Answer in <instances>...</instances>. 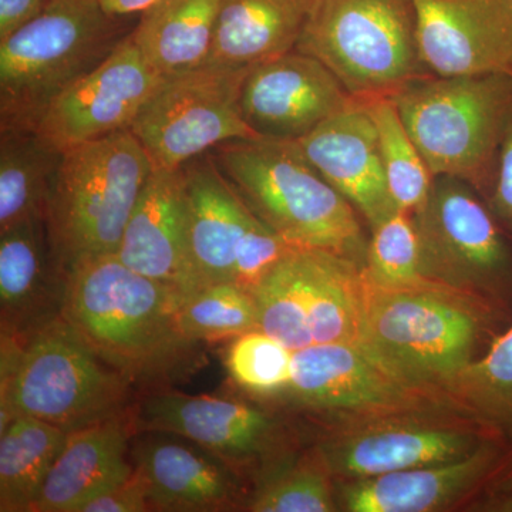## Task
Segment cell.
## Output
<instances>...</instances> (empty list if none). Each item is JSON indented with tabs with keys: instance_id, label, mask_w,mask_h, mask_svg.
I'll return each instance as SVG.
<instances>
[{
	"instance_id": "obj_1",
	"label": "cell",
	"mask_w": 512,
	"mask_h": 512,
	"mask_svg": "<svg viewBox=\"0 0 512 512\" xmlns=\"http://www.w3.org/2000/svg\"><path fill=\"white\" fill-rule=\"evenodd\" d=\"M183 296L138 274L116 254L84 256L64 269L62 318L131 384L188 369L198 343L178 325Z\"/></svg>"
},
{
	"instance_id": "obj_2",
	"label": "cell",
	"mask_w": 512,
	"mask_h": 512,
	"mask_svg": "<svg viewBox=\"0 0 512 512\" xmlns=\"http://www.w3.org/2000/svg\"><path fill=\"white\" fill-rule=\"evenodd\" d=\"M222 174L265 225L296 247L365 265L360 215L319 174L295 140L241 138L211 151Z\"/></svg>"
},
{
	"instance_id": "obj_3",
	"label": "cell",
	"mask_w": 512,
	"mask_h": 512,
	"mask_svg": "<svg viewBox=\"0 0 512 512\" xmlns=\"http://www.w3.org/2000/svg\"><path fill=\"white\" fill-rule=\"evenodd\" d=\"M137 19L111 15L101 0H53L0 40V131L35 130L47 107L104 62Z\"/></svg>"
},
{
	"instance_id": "obj_4",
	"label": "cell",
	"mask_w": 512,
	"mask_h": 512,
	"mask_svg": "<svg viewBox=\"0 0 512 512\" xmlns=\"http://www.w3.org/2000/svg\"><path fill=\"white\" fill-rule=\"evenodd\" d=\"M363 285L359 345L390 375L426 392L443 387L474 359L484 316L476 299L434 284Z\"/></svg>"
},
{
	"instance_id": "obj_5",
	"label": "cell",
	"mask_w": 512,
	"mask_h": 512,
	"mask_svg": "<svg viewBox=\"0 0 512 512\" xmlns=\"http://www.w3.org/2000/svg\"><path fill=\"white\" fill-rule=\"evenodd\" d=\"M131 386L60 316L25 342L2 340L0 430L18 416L82 429L126 412Z\"/></svg>"
},
{
	"instance_id": "obj_6",
	"label": "cell",
	"mask_w": 512,
	"mask_h": 512,
	"mask_svg": "<svg viewBox=\"0 0 512 512\" xmlns=\"http://www.w3.org/2000/svg\"><path fill=\"white\" fill-rule=\"evenodd\" d=\"M392 99L433 177L458 178L476 190L493 185L512 123L511 76L430 74Z\"/></svg>"
},
{
	"instance_id": "obj_7",
	"label": "cell",
	"mask_w": 512,
	"mask_h": 512,
	"mask_svg": "<svg viewBox=\"0 0 512 512\" xmlns=\"http://www.w3.org/2000/svg\"><path fill=\"white\" fill-rule=\"evenodd\" d=\"M153 170L130 130L63 151L46 218L50 248L63 271L84 256L116 254Z\"/></svg>"
},
{
	"instance_id": "obj_8",
	"label": "cell",
	"mask_w": 512,
	"mask_h": 512,
	"mask_svg": "<svg viewBox=\"0 0 512 512\" xmlns=\"http://www.w3.org/2000/svg\"><path fill=\"white\" fill-rule=\"evenodd\" d=\"M296 50L318 59L357 100L393 97L430 76L413 0H322Z\"/></svg>"
},
{
	"instance_id": "obj_9",
	"label": "cell",
	"mask_w": 512,
	"mask_h": 512,
	"mask_svg": "<svg viewBox=\"0 0 512 512\" xmlns=\"http://www.w3.org/2000/svg\"><path fill=\"white\" fill-rule=\"evenodd\" d=\"M476 188L434 177L426 202L412 214L424 278L477 299L511 292L512 252L500 222Z\"/></svg>"
},
{
	"instance_id": "obj_10",
	"label": "cell",
	"mask_w": 512,
	"mask_h": 512,
	"mask_svg": "<svg viewBox=\"0 0 512 512\" xmlns=\"http://www.w3.org/2000/svg\"><path fill=\"white\" fill-rule=\"evenodd\" d=\"M248 70L202 64L163 77L130 127L154 168L175 170L227 141L258 137L239 104Z\"/></svg>"
},
{
	"instance_id": "obj_11",
	"label": "cell",
	"mask_w": 512,
	"mask_h": 512,
	"mask_svg": "<svg viewBox=\"0 0 512 512\" xmlns=\"http://www.w3.org/2000/svg\"><path fill=\"white\" fill-rule=\"evenodd\" d=\"M161 80L130 32L104 62L47 107L35 130L60 151L130 130Z\"/></svg>"
},
{
	"instance_id": "obj_12",
	"label": "cell",
	"mask_w": 512,
	"mask_h": 512,
	"mask_svg": "<svg viewBox=\"0 0 512 512\" xmlns=\"http://www.w3.org/2000/svg\"><path fill=\"white\" fill-rule=\"evenodd\" d=\"M353 100L325 64L295 49L251 67L239 104L256 136L298 141Z\"/></svg>"
},
{
	"instance_id": "obj_13",
	"label": "cell",
	"mask_w": 512,
	"mask_h": 512,
	"mask_svg": "<svg viewBox=\"0 0 512 512\" xmlns=\"http://www.w3.org/2000/svg\"><path fill=\"white\" fill-rule=\"evenodd\" d=\"M424 66L434 76L512 77L511 0H413Z\"/></svg>"
},
{
	"instance_id": "obj_14",
	"label": "cell",
	"mask_w": 512,
	"mask_h": 512,
	"mask_svg": "<svg viewBox=\"0 0 512 512\" xmlns=\"http://www.w3.org/2000/svg\"><path fill=\"white\" fill-rule=\"evenodd\" d=\"M284 393L318 412L384 413L406 409L423 392L390 375L356 343H323L293 353Z\"/></svg>"
},
{
	"instance_id": "obj_15",
	"label": "cell",
	"mask_w": 512,
	"mask_h": 512,
	"mask_svg": "<svg viewBox=\"0 0 512 512\" xmlns=\"http://www.w3.org/2000/svg\"><path fill=\"white\" fill-rule=\"evenodd\" d=\"M116 255L128 268L181 296L202 288L188 241L181 167L154 168L128 218Z\"/></svg>"
},
{
	"instance_id": "obj_16",
	"label": "cell",
	"mask_w": 512,
	"mask_h": 512,
	"mask_svg": "<svg viewBox=\"0 0 512 512\" xmlns=\"http://www.w3.org/2000/svg\"><path fill=\"white\" fill-rule=\"evenodd\" d=\"M298 143L313 167L370 229L399 211L390 195L375 121L365 101L353 100Z\"/></svg>"
},
{
	"instance_id": "obj_17",
	"label": "cell",
	"mask_w": 512,
	"mask_h": 512,
	"mask_svg": "<svg viewBox=\"0 0 512 512\" xmlns=\"http://www.w3.org/2000/svg\"><path fill=\"white\" fill-rule=\"evenodd\" d=\"M137 430L183 437L234 467L274 443L276 423L261 409L224 397L157 392L136 412Z\"/></svg>"
},
{
	"instance_id": "obj_18",
	"label": "cell",
	"mask_w": 512,
	"mask_h": 512,
	"mask_svg": "<svg viewBox=\"0 0 512 512\" xmlns=\"http://www.w3.org/2000/svg\"><path fill=\"white\" fill-rule=\"evenodd\" d=\"M478 444L468 431L443 424L380 421L323 441L316 456L329 474L359 480L457 460Z\"/></svg>"
},
{
	"instance_id": "obj_19",
	"label": "cell",
	"mask_w": 512,
	"mask_h": 512,
	"mask_svg": "<svg viewBox=\"0 0 512 512\" xmlns=\"http://www.w3.org/2000/svg\"><path fill=\"white\" fill-rule=\"evenodd\" d=\"M130 457L146 484L151 511H231L241 504L234 467L197 444L150 436L134 444Z\"/></svg>"
},
{
	"instance_id": "obj_20",
	"label": "cell",
	"mask_w": 512,
	"mask_h": 512,
	"mask_svg": "<svg viewBox=\"0 0 512 512\" xmlns=\"http://www.w3.org/2000/svg\"><path fill=\"white\" fill-rule=\"evenodd\" d=\"M64 271L47 237L46 221L0 232L2 340L22 343L62 315Z\"/></svg>"
},
{
	"instance_id": "obj_21",
	"label": "cell",
	"mask_w": 512,
	"mask_h": 512,
	"mask_svg": "<svg viewBox=\"0 0 512 512\" xmlns=\"http://www.w3.org/2000/svg\"><path fill=\"white\" fill-rule=\"evenodd\" d=\"M136 416L131 410L70 431L30 512H80L131 477L128 450Z\"/></svg>"
},
{
	"instance_id": "obj_22",
	"label": "cell",
	"mask_w": 512,
	"mask_h": 512,
	"mask_svg": "<svg viewBox=\"0 0 512 512\" xmlns=\"http://www.w3.org/2000/svg\"><path fill=\"white\" fill-rule=\"evenodd\" d=\"M185 210L191 258L202 286L232 282L237 249L258 220L210 153L188 161Z\"/></svg>"
},
{
	"instance_id": "obj_23",
	"label": "cell",
	"mask_w": 512,
	"mask_h": 512,
	"mask_svg": "<svg viewBox=\"0 0 512 512\" xmlns=\"http://www.w3.org/2000/svg\"><path fill=\"white\" fill-rule=\"evenodd\" d=\"M500 460V448L483 441L457 460L353 480L340 498L350 512L439 511L470 493Z\"/></svg>"
},
{
	"instance_id": "obj_24",
	"label": "cell",
	"mask_w": 512,
	"mask_h": 512,
	"mask_svg": "<svg viewBox=\"0 0 512 512\" xmlns=\"http://www.w3.org/2000/svg\"><path fill=\"white\" fill-rule=\"evenodd\" d=\"M308 16L301 0H221L205 64L251 69L292 52Z\"/></svg>"
},
{
	"instance_id": "obj_25",
	"label": "cell",
	"mask_w": 512,
	"mask_h": 512,
	"mask_svg": "<svg viewBox=\"0 0 512 512\" xmlns=\"http://www.w3.org/2000/svg\"><path fill=\"white\" fill-rule=\"evenodd\" d=\"M221 0H158L131 30L147 63L171 76L207 63Z\"/></svg>"
},
{
	"instance_id": "obj_26",
	"label": "cell",
	"mask_w": 512,
	"mask_h": 512,
	"mask_svg": "<svg viewBox=\"0 0 512 512\" xmlns=\"http://www.w3.org/2000/svg\"><path fill=\"white\" fill-rule=\"evenodd\" d=\"M62 157L36 130L0 131V232L46 221Z\"/></svg>"
},
{
	"instance_id": "obj_27",
	"label": "cell",
	"mask_w": 512,
	"mask_h": 512,
	"mask_svg": "<svg viewBox=\"0 0 512 512\" xmlns=\"http://www.w3.org/2000/svg\"><path fill=\"white\" fill-rule=\"evenodd\" d=\"M306 284L313 345H359L363 323L362 266L333 252L306 249Z\"/></svg>"
},
{
	"instance_id": "obj_28",
	"label": "cell",
	"mask_w": 512,
	"mask_h": 512,
	"mask_svg": "<svg viewBox=\"0 0 512 512\" xmlns=\"http://www.w3.org/2000/svg\"><path fill=\"white\" fill-rule=\"evenodd\" d=\"M67 434L30 416L15 417L0 430V511H32Z\"/></svg>"
},
{
	"instance_id": "obj_29",
	"label": "cell",
	"mask_w": 512,
	"mask_h": 512,
	"mask_svg": "<svg viewBox=\"0 0 512 512\" xmlns=\"http://www.w3.org/2000/svg\"><path fill=\"white\" fill-rule=\"evenodd\" d=\"M306 249L299 248L282 259L255 286L258 329L296 350L313 345L308 318Z\"/></svg>"
},
{
	"instance_id": "obj_30",
	"label": "cell",
	"mask_w": 512,
	"mask_h": 512,
	"mask_svg": "<svg viewBox=\"0 0 512 512\" xmlns=\"http://www.w3.org/2000/svg\"><path fill=\"white\" fill-rule=\"evenodd\" d=\"M365 101L375 121L380 156L397 210L412 215L426 202L434 177L404 126L392 97Z\"/></svg>"
},
{
	"instance_id": "obj_31",
	"label": "cell",
	"mask_w": 512,
	"mask_h": 512,
	"mask_svg": "<svg viewBox=\"0 0 512 512\" xmlns=\"http://www.w3.org/2000/svg\"><path fill=\"white\" fill-rule=\"evenodd\" d=\"M444 390L491 429L512 436V326Z\"/></svg>"
},
{
	"instance_id": "obj_32",
	"label": "cell",
	"mask_w": 512,
	"mask_h": 512,
	"mask_svg": "<svg viewBox=\"0 0 512 512\" xmlns=\"http://www.w3.org/2000/svg\"><path fill=\"white\" fill-rule=\"evenodd\" d=\"M178 325L194 343L237 338L258 329L254 295L234 282L202 286L181 299Z\"/></svg>"
},
{
	"instance_id": "obj_33",
	"label": "cell",
	"mask_w": 512,
	"mask_h": 512,
	"mask_svg": "<svg viewBox=\"0 0 512 512\" xmlns=\"http://www.w3.org/2000/svg\"><path fill=\"white\" fill-rule=\"evenodd\" d=\"M329 471L316 461L276 464L264 474L247 510L254 512H332L339 505L333 497Z\"/></svg>"
},
{
	"instance_id": "obj_34",
	"label": "cell",
	"mask_w": 512,
	"mask_h": 512,
	"mask_svg": "<svg viewBox=\"0 0 512 512\" xmlns=\"http://www.w3.org/2000/svg\"><path fill=\"white\" fill-rule=\"evenodd\" d=\"M362 275L366 281L387 288H410L430 284L420 271L419 244L412 215L394 212L372 229Z\"/></svg>"
},
{
	"instance_id": "obj_35",
	"label": "cell",
	"mask_w": 512,
	"mask_h": 512,
	"mask_svg": "<svg viewBox=\"0 0 512 512\" xmlns=\"http://www.w3.org/2000/svg\"><path fill=\"white\" fill-rule=\"evenodd\" d=\"M293 353L255 329L232 340L225 353V366L232 380L248 392L284 393L291 382Z\"/></svg>"
},
{
	"instance_id": "obj_36",
	"label": "cell",
	"mask_w": 512,
	"mask_h": 512,
	"mask_svg": "<svg viewBox=\"0 0 512 512\" xmlns=\"http://www.w3.org/2000/svg\"><path fill=\"white\" fill-rule=\"evenodd\" d=\"M299 248L276 234L258 218L239 244L232 282L248 291H254L255 286L272 268Z\"/></svg>"
},
{
	"instance_id": "obj_37",
	"label": "cell",
	"mask_w": 512,
	"mask_h": 512,
	"mask_svg": "<svg viewBox=\"0 0 512 512\" xmlns=\"http://www.w3.org/2000/svg\"><path fill=\"white\" fill-rule=\"evenodd\" d=\"M151 511L146 484L136 470L123 484L99 495L80 512H146Z\"/></svg>"
},
{
	"instance_id": "obj_38",
	"label": "cell",
	"mask_w": 512,
	"mask_h": 512,
	"mask_svg": "<svg viewBox=\"0 0 512 512\" xmlns=\"http://www.w3.org/2000/svg\"><path fill=\"white\" fill-rule=\"evenodd\" d=\"M490 210L500 225L512 232V123L498 154Z\"/></svg>"
},
{
	"instance_id": "obj_39",
	"label": "cell",
	"mask_w": 512,
	"mask_h": 512,
	"mask_svg": "<svg viewBox=\"0 0 512 512\" xmlns=\"http://www.w3.org/2000/svg\"><path fill=\"white\" fill-rule=\"evenodd\" d=\"M53 0H0V40L35 19Z\"/></svg>"
},
{
	"instance_id": "obj_40",
	"label": "cell",
	"mask_w": 512,
	"mask_h": 512,
	"mask_svg": "<svg viewBox=\"0 0 512 512\" xmlns=\"http://www.w3.org/2000/svg\"><path fill=\"white\" fill-rule=\"evenodd\" d=\"M158 0H101L104 9L119 18H138Z\"/></svg>"
},
{
	"instance_id": "obj_41",
	"label": "cell",
	"mask_w": 512,
	"mask_h": 512,
	"mask_svg": "<svg viewBox=\"0 0 512 512\" xmlns=\"http://www.w3.org/2000/svg\"><path fill=\"white\" fill-rule=\"evenodd\" d=\"M501 501L498 503V510L512 511V467L504 477L501 478L500 485Z\"/></svg>"
},
{
	"instance_id": "obj_42",
	"label": "cell",
	"mask_w": 512,
	"mask_h": 512,
	"mask_svg": "<svg viewBox=\"0 0 512 512\" xmlns=\"http://www.w3.org/2000/svg\"><path fill=\"white\" fill-rule=\"evenodd\" d=\"M302 5L305 6L306 9L309 10V13L312 12L313 9L316 8V6L319 5L322 0H301Z\"/></svg>"
},
{
	"instance_id": "obj_43",
	"label": "cell",
	"mask_w": 512,
	"mask_h": 512,
	"mask_svg": "<svg viewBox=\"0 0 512 512\" xmlns=\"http://www.w3.org/2000/svg\"><path fill=\"white\" fill-rule=\"evenodd\" d=\"M511 2H512V0H511Z\"/></svg>"
}]
</instances>
